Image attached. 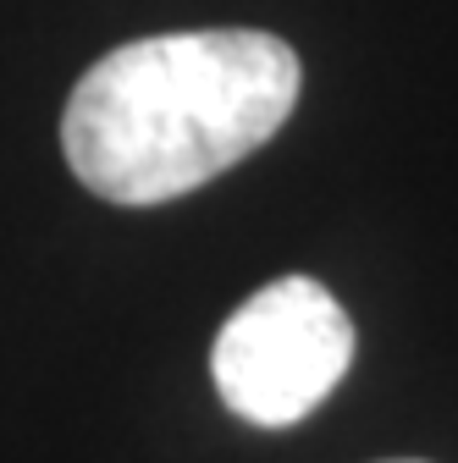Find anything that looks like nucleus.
I'll list each match as a JSON object with an SVG mask.
<instances>
[{"label":"nucleus","instance_id":"1","mask_svg":"<svg viewBox=\"0 0 458 463\" xmlns=\"http://www.w3.org/2000/svg\"><path fill=\"white\" fill-rule=\"evenodd\" d=\"M299 83L293 44L260 28L133 39L78 78L62 149L89 194L110 204H166L276 138Z\"/></svg>","mask_w":458,"mask_h":463},{"label":"nucleus","instance_id":"2","mask_svg":"<svg viewBox=\"0 0 458 463\" xmlns=\"http://www.w3.org/2000/svg\"><path fill=\"white\" fill-rule=\"evenodd\" d=\"M354 364V326L310 276H281L238 304L210 347L221 402L260 430L299 425Z\"/></svg>","mask_w":458,"mask_h":463}]
</instances>
